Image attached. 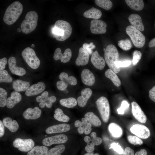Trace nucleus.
I'll return each mask as SVG.
<instances>
[{"label":"nucleus","mask_w":155,"mask_h":155,"mask_svg":"<svg viewBox=\"0 0 155 155\" xmlns=\"http://www.w3.org/2000/svg\"><path fill=\"white\" fill-rule=\"evenodd\" d=\"M53 37L58 41H63L69 38L72 32L71 24L66 21L59 20L55 22L52 29Z\"/></svg>","instance_id":"nucleus-1"},{"label":"nucleus","mask_w":155,"mask_h":155,"mask_svg":"<svg viewBox=\"0 0 155 155\" xmlns=\"http://www.w3.org/2000/svg\"><path fill=\"white\" fill-rule=\"evenodd\" d=\"M23 9L22 5L18 1H15L6 9L3 17L5 23L8 25L14 24L22 13Z\"/></svg>","instance_id":"nucleus-2"},{"label":"nucleus","mask_w":155,"mask_h":155,"mask_svg":"<svg viewBox=\"0 0 155 155\" xmlns=\"http://www.w3.org/2000/svg\"><path fill=\"white\" fill-rule=\"evenodd\" d=\"M104 59L106 63L110 69L116 73L120 71V68L115 65L119 61V54L116 47L112 44L108 45L104 51Z\"/></svg>","instance_id":"nucleus-3"},{"label":"nucleus","mask_w":155,"mask_h":155,"mask_svg":"<svg viewBox=\"0 0 155 155\" xmlns=\"http://www.w3.org/2000/svg\"><path fill=\"white\" fill-rule=\"evenodd\" d=\"M38 18V15L35 11L28 12L21 24V31L25 34L30 33L33 31L37 26Z\"/></svg>","instance_id":"nucleus-4"},{"label":"nucleus","mask_w":155,"mask_h":155,"mask_svg":"<svg viewBox=\"0 0 155 155\" xmlns=\"http://www.w3.org/2000/svg\"><path fill=\"white\" fill-rule=\"evenodd\" d=\"M126 32L135 46L141 48L144 46L146 42L145 37L140 31L132 26L129 25L126 27Z\"/></svg>","instance_id":"nucleus-5"},{"label":"nucleus","mask_w":155,"mask_h":155,"mask_svg":"<svg viewBox=\"0 0 155 155\" xmlns=\"http://www.w3.org/2000/svg\"><path fill=\"white\" fill-rule=\"evenodd\" d=\"M22 55L26 62L32 69H36L39 67L40 60L32 49L29 47L26 48L22 52Z\"/></svg>","instance_id":"nucleus-6"},{"label":"nucleus","mask_w":155,"mask_h":155,"mask_svg":"<svg viewBox=\"0 0 155 155\" xmlns=\"http://www.w3.org/2000/svg\"><path fill=\"white\" fill-rule=\"evenodd\" d=\"M96 104L101 118L105 123L108 121L110 116V108L108 100L102 96L96 101Z\"/></svg>","instance_id":"nucleus-7"},{"label":"nucleus","mask_w":155,"mask_h":155,"mask_svg":"<svg viewBox=\"0 0 155 155\" xmlns=\"http://www.w3.org/2000/svg\"><path fill=\"white\" fill-rule=\"evenodd\" d=\"M13 146L19 150L23 152H27L31 150L34 147V142L31 139H22L16 138L13 142Z\"/></svg>","instance_id":"nucleus-8"},{"label":"nucleus","mask_w":155,"mask_h":155,"mask_svg":"<svg viewBox=\"0 0 155 155\" xmlns=\"http://www.w3.org/2000/svg\"><path fill=\"white\" fill-rule=\"evenodd\" d=\"M130 131L133 134L143 139L148 138L150 136V130L143 125L135 124L131 127Z\"/></svg>","instance_id":"nucleus-9"},{"label":"nucleus","mask_w":155,"mask_h":155,"mask_svg":"<svg viewBox=\"0 0 155 155\" xmlns=\"http://www.w3.org/2000/svg\"><path fill=\"white\" fill-rule=\"evenodd\" d=\"M57 100L56 97L54 96H48V92L47 91L44 92L41 96H38L36 100L39 102V105L41 108H43L46 105V107L50 108L52 106V103L55 102Z\"/></svg>","instance_id":"nucleus-10"},{"label":"nucleus","mask_w":155,"mask_h":155,"mask_svg":"<svg viewBox=\"0 0 155 155\" xmlns=\"http://www.w3.org/2000/svg\"><path fill=\"white\" fill-rule=\"evenodd\" d=\"M107 25L103 21L98 19H93L90 22V30L92 33L103 34L106 31Z\"/></svg>","instance_id":"nucleus-11"},{"label":"nucleus","mask_w":155,"mask_h":155,"mask_svg":"<svg viewBox=\"0 0 155 155\" xmlns=\"http://www.w3.org/2000/svg\"><path fill=\"white\" fill-rule=\"evenodd\" d=\"M68 140V137L65 134H59L44 139L42 143L45 146H49L53 144H63Z\"/></svg>","instance_id":"nucleus-12"},{"label":"nucleus","mask_w":155,"mask_h":155,"mask_svg":"<svg viewBox=\"0 0 155 155\" xmlns=\"http://www.w3.org/2000/svg\"><path fill=\"white\" fill-rule=\"evenodd\" d=\"M72 56V52L69 48L66 49L62 54L61 49L60 48H57L55 51L53 55V58L56 61L60 60L61 61L65 63L68 62L70 60Z\"/></svg>","instance_id":"nucleus-13"},{"label":"nucleus","mask_w":155,"mask_h":155,"mask_svg":"<svg viewBox=\"0 0 155 155\" xmlns=\"http://www.w3.org/2000/svg\"><path fill=\"white\" fill-rule=\"evenodd\" d=\"M132 111L134 117L139 122L145 123L147 121V117L141 107L136 102L131 103Z\"/></svg>","instance_id":"nucleus-14"},{"label":"nucleus","mask_w":155,"mask_h":155,"mask_svg":"<svg viewBox=\"0 0 155 155\" xmlns=\"http://www.w3.org/2000/svg\"><path fill=\"white\" fill-rule=\"evenodd\" d=\"M16 58L13 57H10L8 60V64L9 69L14 74L19 76H23L26 73L25 70L23 68L17 66Z\"/></svg>","instance_id":"nucleus-15"},{"label":"nucleus","mask_w":155,"mask_h":155,"mask_svg":"<svg viewBox=\"0 0 155 155\" xmlns=\"http://www.w3.org/2000/svg\"><path fill=\"white\" fill-rule=\"evenodd\" d=\"M45 87L44 82H39L30 87L26 91L25 94L28 96L37 95L42 92L45 90Z\"/></svg>","instance_id":"nucleus-16"},{"label":"nucleus","mask_w":155,"mask_h":155,"mask_svg":"<svg viewBox=\"0 0 155 155\" xmlns=\"http://www.w3.org/2000/svg\"><path fill=\"white\" fill-rule=\"evenodd\" d=\"M81 76L82 81L84 84L91 86L94 84L95 82V76L88 69H84L81 72Z\"/></svg>","instance_id":"nucleus-17"},{"label":"nucleus","mask_w":155,"mask_h":155,"mask_svg":"<svg viewBox=\"0 0 155 155\" xmlns=\"http://www.w3.org/2000/svg\"><path fill=\"white\" fill-rule=\"evenodd\" d=\"M91 61L94 66L97 69L102 70L105 65V59L100 56L98 52L96 51L93 53L91 58Z\"/></svg>","instance_id":"nucleus-18"},{"label":"nucleus","mask_w":155,"mask_h":155,"mask_svg":"<svg viewBox=\"0 0 155 155\" xmlns=\"http://www.w3.org/2000/svg\"><path fill=\"white\" fill-rule=\"evenodd\" d=\"M70 129V125L67 124L62 123L51 126L45 130L46 133L48 134L65 132L69 131Z\"/></svg>","instance_id":"nucleus-19"},{"label":"nucleus","mask_w":155,"mask_h":155,"mask_svg":"<svg viewBox=\"0 0 155 155\" xmlns=\"http://www.w3.org/2000/svg\"><path fill=\"white\" fill-rule=\"evenodd\" d=\"M128 20L132 26L140 31H143L144 30V26L141 17L138 14L133 13L128 17Z\"/></svg>","instance_id":"nucleus-20"},{"label":"nucleus","mask_w":155,"mask_h":155,"mask_svg":"<svg viewBox=\"0 0 155 155\" xmlns=\"http://www.w3.org/2000/svg\"><path fill=\"white\" fill-rule=\"evenodd\" d=\"M41 113V110L38 107H35L33 108H29L23 112V116L26 119L34 120L38 118Z\"/></svg>","instance_id":"nucleus-21"},{"label":"nucleus","mask_w":155,"mask_h":155,"mask_svg":"<svg viewBox=\"0 0 155 155\" xmlns=\"http://www.w3.org/2000/svg\"><path fill=\"white\" fill-rule=\"evenodd\" d=\"M92 93V91L90 88H86L82 90L81 92V95L79 96L77 100L79 106L81 107H84Z\"/></svg>","instance_id":"nucleus-22"},{"label":"nucleus","mask_w":155,"mask_h":155,"mask_svg":"<svg viewBox=\"0 0 155 155\" xmlns=\"http://www.w3.org/2000/svg\"><path fill=\"white\" fill-rule=\"evenodd\" d=\"M90 55L82 48L79 49L78 57L75 63L77 66H84L87 64L89 61Z\"/></svg>","instance_id":"nucleus-23"},{"label":"nucleus","mask_w":155,"mask_h":155,"mask_svg":"<svg viewBox=\"0 0 155 155\" xmlns=\"http://www.w3.org/2000/svg\"><path fill=\"white\" fill-rule=\"evenodd\" d=\"M21 99L22 96L20 93L16 91L12 92L11 94V96L7 99L6 105L7 107L9 108H13Z\"/></svg>","instance_id":"nucleus-24"},{"label":"nucleus","mask_w":155,"mask_h":155,"mask_svg":"<svg viewBox=\"0 0 155 155\" xmlns=\"http://www.w3.org/2000/svg\"><path fill=\"white\" fill-rule=\"evenodd\" d=\"M29 86L30 84L29 82L20 80H15L12 83L13 88L17 92L26 90Z\"/></svg>","instance_id":"nucleus-25"},{"label":"nucleus","mask_w":155,"mask_h":155,"mask_svg":"<svg viewBox=\"0 0 155 155\" xmlns=\"http://www.w3.org/2000/svg\"><path fill=\"white\" fill-rule=\"evenodd\" d=\"M3 125L12 132H16L18 129L19 125L15 120H13L9 117H6L3 120Z\"/></svg>","instance_id":"nucleus-26"},{"label":"nucleus","mask_w":155,"mask_h":155,"mask_svg":"<svg viewBox=\"0 0 155 155\" xmlns=\"http://www.w3.org/2000/svg\"><path fill=\"white\" fill-rule=\"evenodd\" d=\"M84 118L88 122L95 127H100L101 125V122L99 118L93 112H89L84 115Z\"/></svg>","instance_id":"nucleus-27"},{"label":"nucleus","mask_w":155,"mask_h":155,"mask_svg":"<svg viewBox=\"0 0 155 155\" xmlns=\"http://www.w3.org/2000/svg\"><path fill=\"white\" fill-rule=\"evenodd\" d=\"M108 129L112 136L114 137L119 138L122 135L123 131L122 128L116 123H110L108 125Z\"/></svg>","instance_id":"nucleus-28"},{"label":"nucleus","mask_w":155,"mask_h":155,"mask_svg":"<svg viewBox=\"0 0 155 155\" xmlns=\"http://www.w3.org/2000/svg\"><path fill=\"white\" fill-rule=\"evenodd\" d=\"M102 15L101 11L94 7L86 11L83 14V16L85 18L93 19H99Z\"/></svg>","instance_id":"nucleus-29"},{"label":"nucleus","mask_w":155,"mask_h":155,"mask_svg":"<svg viewBox=\"0 0 155 155\" xmlns=\"http://www.w3.org/2000/svg\"><path fill=\"white\" fill-rule=\"evenodd\" d=\"M127 5L131 9L136 11H140L144 7V4L142 0H125Z\"/></svg>","instance_id":"nucleus-30"},{"label":"nucleus","mask_w":155,"mask_h":155,"mask_svg":"<svg viewBox=\"0 0 155 155\" xmlns=\"http://www.w3.org/2000/svg\"><path fill=\"white\" fill-rule=\"evenodd\" d=\"M105 76L110 79L114 84L117 87L121 85V82L116 73L111 69L107 70L104 73Z\"/></svg>","instance_id":"nucleus-31"},{"label":"nucleus","mask_w":155,"mask_h":155,"mask_svg":"<svg viewBox=\"0 0 155 155\" xmlns=\"http://www.w3.org/2000/svg\"><path fill=\"white\" fill-rule=\"evenodd\" d=\"M48 148L45 146H37L29 152L27 155H47Z\"/></svg>","instance_id":"nucleus-32"},{"label":"nucleus","mask_w":155,"mask_h":155,"mask_svg":"<svg viewBox=\"0 0 155 155\" xmlns=\"http://www.w3.org/2000/svg\"><path fill=\"white\" fill-rule=\"evenodd\" d=\"M60 104L67 108H72L76 106L77 104L76 99L73 97L63 98L59 101Z\"/></svg>","instance_id":"nucleus-33"},{"label":"nucleus","mask_w":155,"mask_h":155,"mask_svg":"<svg viewBox=\"0 0 155 155\" xmlns=\"http://www.w3.org/2000/svg\"><path fill=\"white\" fill-rule=\"evenodd\" d=\"M54 113V117L57 121L65 122H67L69 121V117L63 113L61 109L57 108L55 110Z\"/></svg>","instance_id":"nucleus-34"},{"label":"nucleus","mask_w":155,"mask_h":155,"mask_svg":"<svg viewBox=\"0 0 155 155\" xmlns=\"http://www.w3.org/2000/svg\"><path fill=\"white\" fill-rule=\"evenodd\" d=\"M65 149V147L64 145H58L49 150L47 155H61Z\"/></svg>","instance_id":"nucleus-35"},{"label":"nucleus","mask_w":155,"mask_h":155,"mask_svg":"<svg viewBox=\"0 0 155 155\" xmlns=\"http://www.w3.org/2000/svg\"><path fill=\"white\" fill-rule=\"evenodd\" d=\"M95 2L98 6L106 10L110 9L113 6L112 2L109 0H96Z\"/></svg>","instance_id":"nucleus-36"},{"label":"nucleus","mask_w":155,"mask_h":155,"mask_svg":"<svg viewBox=\"0 0 155 155\" xmlns=\"http://www.w3.org/2000/svg\"><path fill=\"white\" fill-rule=\"evenodd\" d=\"M118 45L124 51L129 50L132 46L131 42L128 38L119 41Z\"/></svg>","instance_id":"nucleus-37"},{"label":"nucleus","mask_w":155,"mask_h":155,"mask_svg":"<svg viewBox=\"0 0 155 155\" xmlns=\"http://www.w3.org/2000/svg\"><path fill=\"white\" fill-rule=\"evenodd\" d=\"M13 80L12 77L6 70L0 71V82L10 83Z\"/></svg>","instance_id":"nucleus-38"},{"label":"nucleus","mask_w":155,"mask_h":155,"mask_svg":"<svg viewBox=\"0 0 155 155\" xmlns=\"http://www.w3.org/2000/svg\"><path fill=\"white\" fill-rule=\"evenodd\" d=\"M7 94L4 89L0 88V106L3 107L6 105Z\"/></svg>","instance_id":"nucleus-39"},{"label":"nucleus","mask_w":155,"mask_h":155,"mask_svg":"<svg viewBox=\"0 0 155 155\" xmlns=\"http://www.w3.org/2000/svg\"><path fill=\"white\" fill-rule=\"evenodd\" d=\"M128 142L130 144L134 145H141L143 144V142L137 137L131 135H129L127 137Z\"/></svg>","instance_id":"nucleus-40"},{"label":"nucleus","mask_w":155,"mask_h":155,"mask_svg":"<svg viewBox=\"0 0 155 155\" xmlns=\"http://www.w3.org/2000/svg\"><path fill=\"white\" fill-rule=\"evenodd\" d=\"M91 142L94 146H98L101 144L102 140L101 138L97 137L96 133L95 132H92L90 134Z\"/></svg>","instance_id":"nucleus-41"},{"label":"nucleus","mask_w":155,"mask_h":155,"mask_svg":"<svg viewBox=\"0 0 155 155\" xmlns=\"http://www.w3.org/2000/svg\"><path fill=\"white\" fill-rule=\"evenodd\" d=\"M142 53L140 51L135 50L133 53L132 63L133 65H135L140 60Z\"/></svg>","instance_id":"nucleus-42"},{"label":"nucleus","mask_w":155,"mask_h":155,"mask_svg":"<svg viewBox=\"0 0 155 155\" xmlns=\"http://www.w3.org/2000/svg\"><path fill=\"white\" fill-rule=\"evenodd\" d=\"M95 47V46L92 42H90V44L84 43L82 45V48L89 55L93 53L92 50Z\"/></svg>","instance_id":"nucleus-43"},{"label":"nucleus","mask_w":155,"mask_h":155,"mask_svg":"<svg viewBox=\"0 0 155 155\" xmlns=\"http://www.w3.org/2000/svg\"><path fill=\"white\" fill-rule=\"evenodd\" d=\"M110 149H113L114 151L119 154H123L124 152L123 149L118 143L113 142L110 145Z\"/></svg>","instance_id":"nucleus-44"},{"label":"nucleus","mask_w":155,"mask_h":155,"mask_svg":"<svg viewBox=\"0 0 155 155\" xmlns=\"http://www.w3.org/2000/svg\"><path fill=\"white\" fill-rule=\"evenodd\" d=\"M129 104L127 101H122L121 106L117 109L118 113L121 115L124 114L125 111L129 107Z\"/></svg>","instance_id":"nucleus-45"},{"label":"nucleus","mask_w":155,"mask_h":155,"mask_svg":"<svg viewBox=\"0 0 155 155\" xmlns=\"http://www.w3.org/2000/svg\"><path fill=\"white\" fill-rule=\"evenodd\" d=\"M131 63V61L127 60L124 61H118L115 63V65L119 68L125 67L129 66Z\"/></svg>","instance_id":"nucleus-46"},{"label":"nucleus","mask_w":155,"mask_h":155,"mask_svg":"<svg viewBox=\"0 0 155 155\" xmlns=\"http://www.w3.org/2000/svg\"><path fill=\"white\" fill-rule=\"evenodd\" d=\"M57 88L61 91H63L67 88L68 85L64 81L60 80L57 81L56 83Z\"/></svg>","instance_id":"nucleus-47"},{"label":"nucleus","mask_w":155,"mask_h":155,"mask_svg":"<svg viewBox=\"0 0 155 155\" xmlns=\"http://www.w3.org/2000/svg\"><path fill=\"white\" fill-rule=\"evenodd\" d=\"M69 77L68 74L64 72L61 73L59 76V78L61 80L64 81L67 84Z\"/></svg>","instance_id":"nucleus-48"},{"label":"nucleus","mask_w":155,"mask_h":155,"mask_svg":"<svg viewBox=\"0 0 155 155\" xmlns=\"http://www.w3.org/2000/svg\"><path fill=\"white\" fill-rule=\"evenodd\" d=\"M77 80L75 77L72 76L69 77L67 81V84L68 85L70 84L75 86L77 84Z\"/></svg>","instance_id":"nucleus-49"},{"label":"nucleus","mask_w":155,"mask_h":155,"mask_svg":"<svg viewBox=\"0 0 155 155\" xmlns=\"http://www.w3.org/2000/svg\"><path fill=\"white\" fill-rule=\"evenodd\" d=\"M149 96L150 98L155 102V86H153L150 90Z\"/></svg>","instance_id":"nucleus-50"},{"label":"nucleus","mask_w":155,"mask_h":155,"mask_svg":"<svg viewBox=\"0 0 155 155\" xmlns=\"http://www.w3.org/2000/svg\"><path fill=\"white\" fill-rule=\"evenodd\" d=\"M7 62V59L6 57H3L0 59V71H1L5 69V65Z\"/></svg>","instance_id":"nucleus-51"},{"label":"nucleus","mask_w":155,"mask_h":155,"mask_svg":"<svg viewBox=\"0 0 155 155\" xmlns=\"http://www.w3.org/2000/svg\"><path fill=\"white\" fill-rule=\"evenodd\" d=\"M123 155H134V151L129 147H127L125 148Z\"/></svg>","instance_id":"nucleus-52"},{"label":"nucleus","mask_w":155,"mask_h":155,"mask_svg":"<svg viewBox=\"0 0 155 155\" xmlns=\"http://www.w3.org/2000/svg\"><path fill=\"white\" fill-rule=\"evenodd\" d=\"M94 146L91 143L88 144L85 147L86 151L88 152H92L94 150Z\"/></svg>","instance_id":"nucleus-53"},{"label":"nucleus","mask_w":155,"mask_h":155,"mask_svg":"<svg viewBox=\"0 0 155 155\" xmlns=\"http://www.w3.org/2000/svg\"><path fill=\"white\" fill-rule=\"evenodd\" d=\"M92 125L91 124L88 123L87 125L84 127L85 131L84 133L86 135H88L89 134L92 130Z\"/></svg>","instance_id":"nucleus-54"},{"label":"nucleus","mask_w":155,"mask_h":155,"mask_svg":"<svg viewBox=\"0 0 155 155\" xmlns=\"http://www.w3.org/2000/svg\"><path fill=\"white\" fill-rule=\"evenodd\" d=\"M4 125L3 124L2 121H0V137H2L4 134L5 132Z\"/></svg>","instance_id":"nucleus-55"},{"label":"nucleus","mask_w":155,"mask_h":155,"mask_svg":"<svg viewBox=\"0 0 155 155\" xmlns=\"http://www.w3.org/2000/svg\"><path fill=\"white\" fill-rule=\"evenodd\" d=\"M147 151L145 149H142L139 151L136 152L135 155H147Z\"/></svg>","instance_id":"nucleus-56"},{"label":"nucleus","mask_w":155,"mask_h":155,"mask_svg":"<svg viewBox=\"0 0 155 155\" xmlns=\"http://www.w3.org/2000/svg\"><path fill=\"white\" fill-rule=\"evenodd\" d=\"M148 46L150 48L155 47V38L150 41L148 44Z\"/></svg>","instance_id":"nucleus-57"},{"label":"nucleus","mask_w":155,"mask_h":155,"mask_svg":"<svg viewBox=\"0 0 155 155\" xmlns=\"http://www.w3.org/2000/svg\"><path fill=\"white\" fill-rule=\"evenodd\" d=\"M74 125L77 127H80L82 125V122L79 120H77L75 122Z\"/></svg>","instance_id":"nucleus-58"},{"label":"nucleus","mask_w":155,"mask_h":155,"mask_svg":"<svg viewBox=\"0 0 155 155\" xmlns=\"http://www.w3.org/2000/svg\"><path fill=\"white\" fill-rule=\"evenodd\" d=\"M77 130L79 134H82L84 133L85 131L84 127H80L78 128Z\"/></svg>","instance_id":"nucleus-59"},{"label":"nucleus","mask_w":155,"mask_h":155,"mask_svg":"<svg viewBox=\"0 0 155 155\" xmlns=\"http://www.w3.org/2000/svg\"><path fill=\"white\" fill-rule=\"evenodd\" d=\"M84 141L87 143V144H89L91 142V138L90 137L86 136L84 138Z\"/></svg>","instance_id":"nucleus-60"},{"label":"nucleus","mask_w":155,"mask_h":155,"mask_svg":"<svg viewBox=\"0 0 155 155\" xmlns=\"http://www.w3.org/2000/svg\"><path fill=\"white\" fill-rule=\"evenodd\" d=\"M84 155H99V154L98 153H96L94 154V153L92 152H88Z\"/></svg>","instance_id":"nucleus-61"},{"label":"nucleus","mask_w":155,"mask_h":155,"mask_svg":"<svg viewBox=\"0 0 155 155\" xmlns=\"http://www.w3.org/2000/svg\"><path fill=\"white\" fill-rule=\"evenodd\" d=\"M17 31L18 32H20L21 31V29L18 28L17 29Z\"/></svg>","instance_id":"nucleus-62"},{"label":"nucleus","mask_w":155,"mask_h":155,"mask_svg":"<svg viewBox=\"0 0 155 155\" xmlns=\"http://www.w3.org/2000/svg\"><path fill=\"white\" fill-rule=\"evenodd\" d=\"M31 46L32 47H34L35 46V45L34 44H32L31 45Z\"/></svg>","instance_id":"nucleus-63"},{"label":"nucleus","mask_w":155,"mask_h":155,"mask_svg":"<svg viewBox=\"0 0 155 155\" xmlns=\"http://www.w3.org/2000/svg\"><path fill=\"white\" fill-rule=\"evenodd\" d=\"M105 49L104 48V49H103V50H104V51H105Z\"/></svg>","instance_id":"nucleus-64"}]
</instances>
